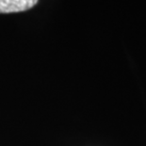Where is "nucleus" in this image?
I'll return each instance as SVG.
<instances>
[{
    "label": "nucleus",
    "mask_w": 146,
    "mask_h": 146,
    "mask_svg": "<svg viewBox=\"0 0 146 146\" xmlns=\"http://www.w3.org/2000/svg\"><path fill=\"white\" fill-rule=\"evenodd\" d=\"M39 0H0V13L26 11L37 5Z\"/></svg>",
    "instance_id": "1"
}]
</instances>
